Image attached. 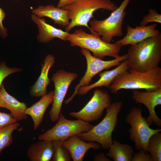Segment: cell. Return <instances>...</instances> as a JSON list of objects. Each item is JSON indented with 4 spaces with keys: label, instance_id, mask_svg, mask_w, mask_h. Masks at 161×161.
<instances>
[{
    "label": "cell",
    "instance_id": "cell-18",
    "mask_svg": "<svg viewBox=\"0 0 161 161\" xmlns=\"http://www.w3.org/2000/svg\"><path fill=\"white\" fill-rule=\"evenodd\" d=\"M7 109L17 121L26 119L25 112L27 108L24 103L19 101L6 91L3 84L0 89V108Z\"/></svg>",
    "mask_w": 161,
    "mask_h": 161
},
{
    "label": "cell",
    "instance_id": "cell-19",
    "mask_svg": "<svg viewBox=\"0 0 161 161\" xmlns=\"http://www.w3.org/2000/svg\"><path fill=\"white\" fill-rule=\"evenodd\" d=\"M32 14L40 18L47 17L51 19L55 24L66 27L69 24L68 11L53 5H40L32 10Z\"/></svg>",
    "mask_w": 161,
    "mask_h": 161
},
{
    "label": "cell",
    "instance_id": "cell-7",
    "mask_svg": "<svg viewBox=\"0 0 161 161\" xmlns=\"http://www.w3.org/2000/svg\"><path fill=\"white\" fill-rule=\"evenodd\" d=\"M142 109L139 107H133L127 114L125 122L131 126L129 132L130 138L135 145L137 151L141 149L147 151L149 139L155 134L161 131V129L151 128L146 119L143 117Z\"/></svg>",
    "mask_w": 161,
    "mask_h": 161
},
{
    "label": "cell",
    "instance_id": "cell-14",
    "mask_svg": "<svg viewBox=\"0 0 161 161\" xmlns=\"http://www.w3.org/2000/svg\"><path fill=\"white\" fill-rule=\"evenodd\" d=\"M63 146L69 152L73 161H82L86 152L90 149H100V144L95 142H86L77 135L62 141Z\"/></svg>",
    "mask_w": 161,
    "mask_h": 161
},
{
    "label": "cell",
    "instance_id": "cell-28",
    "mask_svg": "<svg viewBox=\"0 0 161 161\" xmlns=\"http://www.w3.org/2000/svg\"><path fill=\"white\" fill-rule=\"evenodd\" d=\"M133 154L131 161H153L150 154L141 149Z\"/></svg>",
    "mask_w": 161,
    "mask_h": 161
},
{
    "label": "cell",
    "instance_id": "cell-6",
    "mask_svg": "<svg viewBox=\"0 0 161 161\" xmlns=\"http://www.w3.org/2000/svg\"><path fill=\"white\" fill-rule=\"evenodd\" d=\"M130 1L124 0L105 19L99 20L94 18L90 21L91 33H97L102 40L109 43L114 38L122 36L123 22L127 14L126 10Z\"/></svg>",
    "mask_w": 161,
    "mask_h": 161
},
{
    "label": "cell",
    "instance_id": "cell-30",
    "mask_svg": "<svg viewBox=\"0 0 161 161\" xmlns=\"http://www.w3.org/2000/svg\"><path fill=\"white\" fill-rule=\"evenodd\" d=\"M6 15V13L0 7V36L3 38L8 35L7 29L2 24Z\"/></svg>",
    "mask_w": 161,
    "mask_h": 161
},
{
    "label": "cell",
    "instance_id": "cell-17",
    "mask_svg": "<svg viewBox=\"0 0 161 161\" xmlns=\"http://www.w3.org/2000/svg\"><path fill=\"white\" fill-rule=\"evenodd\" d=\"M55 61V57L52 54H48L46 57L41 64L40 75L30 89L29 94L32 97H39L47 94V87L51 80L48 77V73Z\"/></svg>",
    "mask_w": 161,
    "mask_h": 161
},
{
    "label": "cell",
    "instance_id": "cell-5",
    "mask_svg": "<svg viewBox=\"0 0 161 161\" xmlns=\"http://www.w3.org/2000/svg\"><path fill=\"white\" fill-rule=\"evenodd\" d=\"M118 7L111 0H76L71 4L63 8L68 11V16L71 20L65 27V31L69 32L75 26H84L91 31L88 23L94 18L96 10L103 9L113 11Z\"/></svg>",
    "mask_w": 161,
    "mask_h": 161
},
{
    "label": "cell",
    "instance_id": "cell-23",
    "mask_svg": "<svg viewBox=\"0 0 161 161\" xmlns=\"http://www.w3.org/2000/svg\"><path fill=\"white\" fill-rule=\"evenodd\" d=\"M20 125L16 122L0 128V154L4 149L12 144L13 141L12 133L18 129Z\"/></svg>",
    "mask_w": 161,
    "mask_h": 161
},
{
    "label": "cell",
    "instance_id": "cell-27",
    "mask_svg": "<svg viewBox=\"0 0 161 161\" xmlns=\"http://www.w3.org/2000/svg\"><path fill=\"white\" fill-rule=\"evenodd\" d=\"M5 62H1L0 63V89L4 79L9 75L22 70L21 68L16 67L10 68L6 65Z\"/></svg>",
    "mask_w": 161,
    "mask_h": 161
},
{
    "label": "cell",
    "instance_id": "cell-22",
    "mask_svg": "<svg viewBox=\"0 0 161 161\" xmlns=\"http://www.w3.org/2000/svg\"><path fill=\"white\" fill-rule=\"evenodd\" d=\"M106 155L114 161H131L134 152L133 147L114 140Z\"/></svg>",
    "mask_w": 161,
    "mask_h": 161
},
{
    "label": "cell",
    "instance_id": "cell-1",
    "mask_svg": "<svg viewBox=\"0 0 161 161\" xmlns=\"http://www.w3.org/2000/svg\"><path fill=\"white\" fill-rule=\"evenodd\" d=\"M126 60L129 69L146 72L159 66L161 61V34L131 45Z\"/></svg>",
    "mask_w": 161,
    "mask_h": 161
},
{
    "label": "cell",
    "instance_id": "cell-20",
    "mask_svg": "<svg viewBox=\"0 0 161 161\" xmlns=\"http://www.w3.org/2000/svg\"><path fill=\"white\" fill-rule=\"evenodd\" d=\"M54 91L41 97L38 101L30 107L27 108L25 113L30 116L33 122L34 129H37L42 122L45 111L48 106L53 102Z\"/></svg>",
    "mask_w": 161,
    "mask_h": 161
},
{
    "label": "cell",
    "instance_id": "cell-9",
    "mask_svg": "<svg viewBox=\"0 0 161 161\" xmlns=\"http://www.w3.org/2000/svg\"><path fill=\"white\" fill-rule=\"evenodd\" d=\"M80 51L86 60V70L79 83L75 86L73 94L64 101V103L66 105L68 104L72 100L77 94L78 90L80 87L89 84L94 77L105 69L117 66L128 58L127 55L126 54L112 60L104 61L92 55L90 51L87 49L82 48Z\"/></svg>",
    "mask_w": 161,
    "mask_h": 161
},
{
    "label": "cell",
    "instance_id": "cell-16",
    "mask_svg": "<svg viewBox=\"0 0 161 161\" xmlns=\"http://www.w3.org/2000/svg\"><path fill=\"white\" fill-rule=\"evenodd\" d=\"M129 69L125 60L114 69L99 73L98 75L100 78L98 80L90 85L80 87L77 94L84 95L92 89L97 87L104 86L109 88L117 76Z\"/></svg>",
    "mask_w": 161,
    "mask_h": 161
},
{
    "label": "cell",
    "instance_id": "cell-24",
    "mask_svg": "<svg viewBox=\"0 0 161 161\" xmlns=\"http://www.w3.org/2000/svg\"><path fill=\"white\" fill-rule=\"evenodd\" d=\"M147 151L150 153L153 161H161V133L158 132L149 139Z\"/></svg>",
    "mask_w": 161,
    "mask_h": 161
},
{
    "label": "cell",
    "instance_id": "cell-33",
    "mask_svg": "<svg viewBox=\"0 0 161 161\" xmlns=\"http://www.w3.org/2000/svg\"><path fill=\"white\" fill-rule=\"evenodd\" d=\"M14 0L16 1H18V0Z\"/></svg>",
    "mask_w": 161,
    "mask_h": 161
},
{
    "label": "cell",
    "instance_id": "cell-31",
    "mask_svg": "<svg viewBox=\"0 0 161 161\" xmlns=\"http://www.w3.org/2000/svg\"><path fill=\"white\" fill-rule=\"evenodd\" d=\"M76 0H59L57 7L60 8H63L66 6L73 3Z\"/></svg>",
    "mask_w": 161,
    "mask_h": 161
},
{
    "label": "cell",
    "instance_id": "cell-25",
    "mask_svg": "<svg viewBox=\"0 0 161 161\" xmlns=\"http://www.w3.org/2000/svg\"><path fill=\"white\" fill-rule=\"evenodd\" d=\"M54 152L52 159L53 161H70L71 157L67 150L62 144V141L59 140L52 141Z\"/></svg>",
    "mask_w": 161,
    "mask_h": 161
},
{
    "label": "cell",
    "instance_id": "cell-15",
    "mask_svg": "<svg viewBox=\"0 0 161 161\" xmlns=\"http://www.w3.org/2000/svg\"><path fill=\"white\" fill-rule=\"evenodd\" d=\"M31 19L38 29V33L36 37L39 42L44 43H48L55 38L66 41L69 32L56 28L47 23L45 19L35 15L32 14Z\"/></svg>",
    "mask_w": 161,
    "mask_h": 161
},
{
    "label": "cell",
    "instance_id": "cell-4",
    "mask_svg": "<svg viewBox=\"0 0 161 161\" xmlns=\"http://www.w3.org/2000/svg\"><path fill=\"white\" fill-rule=\"evenodd\" d=\"M123 106L121 102L111 103L107 109L105 116L102 120L89 131L77 135L87 142H95L104 149H108L112 143V133L118 122V117Z\"/></svg>",
    "mask_w": 161,
    "mask_h": 161
},
{
    "label": "cell",
    "instance_id": "cell-10",
    "mask_svg": "<svg viewBox=\"0 0 161 161\" xmlns=\"http://www.w3.org/2000/svg\"><path fill=\"white\" fill-rule=\"evenodd\" d=\"M75 73L60 69L52 75L51 80L55 87L52 107L49 114L51 121H57L59 117L63 103L69 87L71 83L78 77Z\"/></svg>",
    "mask_w": 161,
    "mask_h": 161
},
{
    "label": "cell",
    "instance_id": "cell-12",
    "mask_svg": "<svg viewBox=\"0 0 161 161\" xmlns=\"http://www.w3.org/2000/svg\"><path fill=\"white\" fill-rule=\"evenodd\" d=\"M131 97L136 103L143 104L148 109L149 115L146 120L150 126L154 124L161 127V120L156 114L155 109L161 105V89L145 92L133 90Z\"/></svg>",
    "mask_w": 161,
    "mask_h": 161
},
{
    "label": "cell",
    "instance_id": "cell-26",
    "mask_svg": "<svg viewBox=\"0 0 161 161\" xmlns=\"http://www.w3.org/2000/svg\"><path fill=\"white\" fill-rule=\"evenodd\" d=\"M148 13L144 16L140 24V26H146L151 22L161 24V14L158 13L155 9H150Z\"/></svg>",
    "mask_w": 161,
    "mask_h": 161
},
{
    "label": "cell",
    "instance_id": "cell-29",
    "mask_svg": "<svg viewBox=\"0 0 161 161\" xmlns=\"http://www.w3.org/2000/svg\"><path fill=\"white\" fill-rule=\"evenodd\" d=\"M10 114L0 111V128L10 124L17 122Z\"/></svg>",
    "mask_w": 161,
    "mask_h": 161
},
{
    "label": "cell",
    "instance_id": "cell-13",
    "mask_svg": "<svg viewBox=\"0 0 161 161\" xmlns=\"http://www.w3.org/2000/svg\"><path fill=\"white\" fill-rule=\"evenodd\" d=\"M157 26L156 23L147 26H137L134 28L127 25L126 35L116 42L122 47L128 45H134L149 38L156 36L161 33L156 29Z\"/></svg>",
    "mask_w": 161,
    "mask_h": 161
},
{
    "label": "cell",
    "instance_id": "cell-2",
    "mask_svg": "<svg viewBox=\"0 0 161 161\" xmlns=\"http://www.w3.org/2000/svg\"><path fill=\"white\" fill-rule=\"evenodd\" d=\"M109 88L112 94L122 89L151 91L161 89V68L158 66L145 72L129 69L117 76Z\"/></svg>",
    "mask_w": 161,
    "mask_h": 161
},
{
    "label": "cell",
    "instance_id": "cell-8",
    "mask_svg": "<svg viewBox=\"0 0 161 161\" xmlns=\"http://www.w3.org/2000/svg\"><path fill=\"white\" fill-rule=\"evenodd\" d=\"M57 122L53 127L40 135L38 139L39 140L63 141L73 135L87 132L94 126L89 122L81 119L68 120L61 113Z\"/></svg>",
    "mask_w": 161,
    "mask_h": 161
},
{
    "label": "cell",
    "instance_id": "cell-11",
    "mask_svg": "<svg viewBox=\"0 0 161 161\" xmlns=\"http://www.w3.org/2000/svg\"><path fill=\"white\" fill-rule=\"evenodd\" d=\"M111 97L106 91L96 89L91 99L80 110L71 112L70 116L88 122H93L100 118L105 109L111 105Z\"/></svg>",
    "mask_w": 161,
    "mask_h": 161
},
{
    "label": "cell",
    "instance_id": "cell-21",
    "mask_svg": "<svg viewBox=\"0 0 161 161\" xmlns=\"http://www.w3.org/2000/svg\"><path fill=\"white\" fill-rule=\"evenodd\" d=\"M54 152L52 141L40 140L31 145L27 154L31 161H50L52 160Z\"/></svg>",
    "mask_w": 161,
    "mask_h": 161
},
{
    "label": "cell",
    "instance_id": "cell-32",
    "mask_svg": "<svg viewBox=\"0 0 161 161\" xmlns=\"http://www.w3.org/2000/svg\"><path fill=\"white\" fill-rule=\"evenodd\" d=\"M94 160L95 161H111V160L103 152L95 155Z\"/></svg>",
    "mask_w": 161,
    "mask_h": 161
},
{
    "label": "cell",
    "instance_id": "cell-3",
    "mask_svg": "<svg viewBox=\"0 0 161 161\" xmlns=\"http://www.w3.org/2000/svg\"><path fill=\"white\" fill-rule=\"evenodd\" d=\"M66 40L69 42L71 46L87 49L92 53L93 56L102 60L106 56L118 58L122 47L117 42H105L97 33H87L81 28L69 33Z\"/></svg>",
    "mask_w": 161,
    "mask_h": 161
}]
</instances>
